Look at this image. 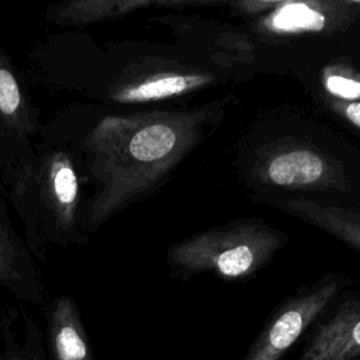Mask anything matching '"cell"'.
I'll return each instance as SVG.
<instances>
[{
  "label": "cell",
  "mask_w": 360,
  "mask_h": 360,
  "mask_svg": "<svg viewBox=\"0 0 360 360\" xmlns=\"http://www.w3.org/2000/svg\"><path fill=\"white\" fill-rule=\"evenodd\" d=\"M204 111L104 117L86 138L97 183L89 218L97 225L155 187L197 143Z\"/></svg>",
  "instance_id": "obj_1"
},
{
  "label": "cell",
  "mask_w": 360,
  "mask_h": 360,
  "mask_svg": "<svg viewBox=\"0 0 360 360\" xmlns=\"http://www.w3.org/2000/svg\"><path fill=\"white\" fill-rule=\"evenodd\" d=\"M281 235L260 221H238L193 235L169 250L173 270L190 276L211 271L225 278H243L276 253Z\"/></svg>",
  "instance_id": "obj_2"
},
{
  "label": "cell",
  "mask_w": 360,
  "mask_h": 360,
  "mask_svg": "<svg viewBox=\"0 0 360 360\" xmlns=\"http://www.w3.org/2000/svg\"><path fill=\"white\" fill-rule=\"evenodd\" d=\"M255 180L287 190H326L342 187L338 165L319 149L284 141L266 149L253 166Z\"/></svg>",
  "instance_id": "obj_3"
},
{
  "label": "cell",
  "mask_w": 360,
  "mask_h": 360,
  "mask_svg": "<svg viewBox=\"0 0 360 360\" xmlns=\"http://www.w3.org/2000/svg\"><path fill=\"white\" fill-rule=\"evenodd\" d=\"M343 285L342 277L329 274L295 295L270 319L243 360H280Z\"/></svg>",
  "instance_id": "obj_4"
},
{
  "label": "cell",
  "mask_w": 360,
  "mask_h": 360,
  "mask_svg": "<svg viewBox=\"0 0 360 360\" xmlns=\"http://www.w3.org/2000/svg\"><path fill=\"white\" fill-rule=\"evenodd\" d=\"M354 11L346 0H283L255 21V30L266 37L325 34L343 28L353 20Z\"/></svg>",
  "instance_id": "obj_5"
},
{
  "label": "cell",
  "mask_w": 360,
  "mask_h": 360,
  "mask_svg": "<svg viewBox=\"0 0 360 360\" xmlns=\"http://www.w3.org/2000/svg\"><path fill=\"white\" fill-rule=\"evenodd\" d=\"M214 82L211 73L183 66L148 68L120 79L110 91L115 103L135 104L170 100Z\"/></svg>",
  "instance_id": "obj_6"
},
{
  "label": "cell",
  "mask_w": 360,
  "mask_h": 360,
  "mask_svg": "<svg viewBox=\"0 0 360 360\" xmlns=\"http://www.w3.org/2000/svg\"><path fill=\"white\" fill-rule=\"evenodd\" d=\"M360 356V301H347L319 328L297 360H353Z\"/></svg>",
  "instance_id": "obj_7"
},
{
  "label": "cell",
  "mask_w": 360,
  "mask_h": 360,
  "mask_svg": "<svg viewBox=\"0 0 360 360\" xmlns=\"http://www.w3.org/2000/svg\"><path fill=\"white\" fill-rule=\"evenodd\" d=\"M274 205L316 225L360 250V212L307 198L276 200Z\"/></svg>",
  "instance_id": "obj_8"
},
{
  "label": "cell",
  "mask_w": 360,
  "mask_h": 360,
  "mask_svg": "<svg viewBox=\"0 0 360 360\" xmlns=\"http://www.w3.org/2000/svg\"><path fill=\"white\" fill-rule=\"evenodd\" d=\"M44 194L59 225L63 228L73 225L79 202V179L66 153L56 152L46 160Z\"/></svg>",
  "instance_id": "obj_9"
},
{
  "label": "cell",
  "mask_w": 360,
  "mask_h": 360,
  "mask_svg": "<svg viewBox=\"0 0 360 360\" xmlns=\"http://www.w3.org/2000/svg\"><path fill=\"white\" fill-rule=\"evenodd\" d=\"M49 336L55 360H91L80 315L69 297H62L53 304Z\"/></svg>",
  "instance_id": "obj_10"
},
{
  "label": "cell",
  "mask_w": 360,
  "mask_h": 360,
  "mask_svg": "<svg viewBox=\"0 0 360 360\" xmlns=\"http://www.w3.org/2000/svg\"><path fill=\"white\" fill-rule=\"evenodd\" d=\"M158 1L152 0H76L52 6L48 18L66 25H86L104 20H112L143 8Z\"/></svg>",
  "instance_id": "obj_11"
},
{
  "label": "cell",
  "mask_w": 360,
  "mask_h": 360,
  "mask_svg": "<svg viewBox=\"0 0 360 360\" xmlns=\"http://www.w3.org/2000/svg\"><path fill=\"white\" fill-rule=\"evenodd\" d=\"M0 124L20 134L32 129L21 87L3 56H0Z\"/></svg>",
  "instance_id": "obj_12"
},
{
  "label": "cell",
  "mask_w": 360,
  "mask_h": 360,
  "mask_svg": "<svg viewBox=\"0 0 360 360\" xmlns=\"http://www.w3.org/2000/svg\"><path fill=\"white\" fill-rule=\"evenodd\" d=\"M325 96L343 100L360 101V72L345 63L329 65L321 76Z\"/></svg>",
  "instance_id": "obj_13"
},
{
  "label": "cell",
  "mask_w": 360,
  "mask_h": 360,
  "mask_svg": "<svg viewBox=\"0 0 360 360\" xmlns=\"http://www.w3.org/2000/svg\"><path fill=\"white\" fill-rule=\"evenodd\" d=\"M14 259V246L8 233L0 224V281H11L15 278Z\"/></svg>",
  "instance_id": "obj_14"
},
{
  "label": "cell",
  "mask_w": 360,
  "mask_h": 360,
  "mask_svg": "<svg viewBox=\"0 0 360 360\" xmlns=\"http://www.w3.org/2000/svg\"><path fill=\"white\" fill-rule=\"evenodd\" d=\"M323 100L332 112L360 129V101H343L328 96H323Z\"/></svg>",
  "instance_id": "obj_15"
},
{
  "label": "cell",
  "mask_w": 360,
  "mask_h": 360,
  "mask_svg": "<svg viewBox=\"0 0 360 360\" xmlns=\"http://www.w3.org/2000/svg\"><path fill=\"white\" fill-rule=\"evenodd\" d=\"M283 0H240L232 3V6L245 15L263 17L277 8Z\"/></svg>",
  "instance_id": "obj_16"
},
{
  "label": "cell",
  "mask_w": 360,
  "mask_h": 360,
  "mask_svg": "<svg viewBox=\"0 0 360 360\" xmlns=\"http://www.w3.org/2000/svg\"><path fill=\"white\" fill-rule=\"evenodd\" d=\"M346 3L356 11H360V0H346Z\"/></svg>",
  "instance_id": "obj_17"
}]
</instances>
